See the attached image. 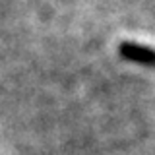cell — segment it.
Returning <instances> with one entry per match:
<instances>
[{
	"instance_id": "1",
	"label": "cell",
	"mask_w": 155,
	"mask_h": 155,
	"mask_svg": "<svg viewBox=\"0 0 155 155\" xmlns=\"http://www.w3.org/2000/svg\"><path fill=\"white\" fill-rule=\"evenodd\" d=\"M118 54L132 64H140L155 70V48L149 45L136 41H122L118 45Z\"/></svg>"
}]
</instances>
